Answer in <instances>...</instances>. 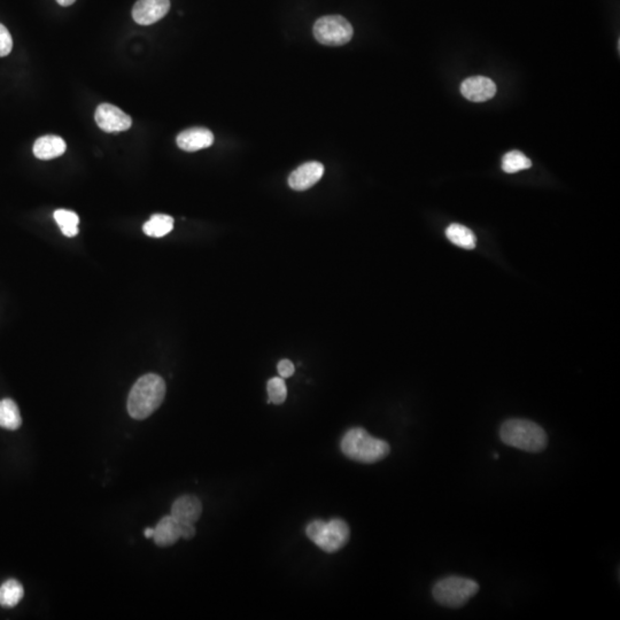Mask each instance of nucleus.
<instances>
[{
  "label": "nucleus",
  "mask_w": 620,
  "mask_h": 620,
  "mask_svg": "<svg viewBox=\"0 0 620 620\" xmlns=\"http://www.w3.org/2000/svg\"><path fill=\"white\" fill-rule=\"evenodd\" d=\"M164 395L166 382L164 379L155 373H147L132 386L127 398V412L134 419H145L160 407Z\"/></svg>",
  "instance_id": "f257e3e1"
},
{
  "label": "nucleus",
  "mask_w": 620,
  "mask_h": 620,
  "mask_svg": "<svg viewBox=\"0 0 620 620\" xmlns=\"http://www.w3.org/2000/svg\"><path fill=\"white\" fill-rule=\"evenodd\" d=\"M203 513V506L196 496H180L171 506V516L177 522L196 524Z\"/></svg>",
  "instance_id": "f8f14e48"
},
{
  "label": "nucleus",
  "mask_w": 620,
  "mask_h": 620,
  "mask_svg": "<svg viewBox=\"0 0 620 620\" xmlns=\"http://www.w3.org/2000/svg\"><path fill=\"white\" fill-rule=\"evenodd\" d=\"M479 591V584L464 577H447L437 581L432 589L434 600L448 607H460Z\"/></svg>",
  "instance_id": "39448f33"
},
{
  "label": "nucleus",
  "mask_w": 620,
  "mask_h": 620,
  "mask_svg": "<svg viewBox=\"0 0 620 620\" xmlns=\"http://www.w3.org/2000/svg\"><path fill=\"white\" fill-rule=\"evenodd\" d=\"M65 143L59 136L47 134L38 138L33 145V154L40 160H52L65 152Z\"/></svg>",
  "instance_id": "4468645a"
},
{
  "label": "nucleus",
  "mask_w": 620,
  "mask_h": 620,
  "mask_svg": "<svg viewBox=\"0 0 620 620\" xmlns=\"http://www.w3.org/2000/svg\"><path fill=\"white\" fill-rule=\"evenodd\" d=\"M176 143L180 150L196 152L212 146L214 143V134L206 127H191L182 131L177 136Z\"/></svg>",
  "instance_id": "9b49d317"
},
{
  "label": "nucleus",
  "mask_w": 620,
  "mask_h": 620,
  "mask_svg": "<svg viewBox=\"0 0 620 620\" xmlns=\"http://www.w3.org/2000/svg\"><path fill=\"white\" fill-rule=\"evenodd\" d=\"M180 536L185 540H189L196 536V527L194 524H185V522H180Z\"/></svg>",
  "instance_id": "b1692460"
},
{
  "label": "nucleus",
  "mask_w": 620,
  "mask_h": 620,
  "mask_svg": "<svg viewBox=\"0 0 620 620\" xmlns=\"http://www.w3.org/2000/svg\"><path fill=\"white\" fill-rule=\"evenodd\" d=\"M22 424L20 409L12 398L0 400V426L15 431Z\"/></svg>",
  "instance_id": "2eb2a0df"
},
{
  "label": "nucleus",
  "mask_w": 620,
  "mask_h": 620,
  "mask_svg": "<svg viewBox=\"0 0 620 620\" xmlns=\"http://www.w3.org/2000/svg\"><path fill=\"white\" fill-rule=\"evenodd\" d=\"M13 49V40L6 26L0 23V56H6Z\"/></svg>",
  "instance_id": "4be33fe9"
},
{
  "label": "nucleus",
  "mask_w": 620,
  "mask_h": 620,
  "mask_svg": "<svg viewBox=\"0 0 620 620\" xmlns=\"http://www.w3.org/2000/svg\"><path fill=\"white\" fill-rule=\"evenodd\" d=\"M340 448L350 460L366 464L384 460L391 451L386 441L372 437L362 428L348 430L341 439Z\"/></svg>",
  "instance_id": "7ed1b4c3"
},
{
  "label": "nucleus",
  "mask_w": 620,
  "mask_h": 620,
  "mask_svg": "<svg viewBox=\"0 0 620 620\" xmlns=\"http://www.w3.org/2000/svg\"><path fill=\"white\" fill-rule=\"evenodd\" d=\"M317 42L327 46H341L350 42L354 35L352 24L340 15L320 17L313 24Z\"/></svg>",
  "instance_id": "423d86ee"
},
{
  "label": "nucleus",
  "mask_w": 620,
  "mask_h": 620,
  "mask_svg": "<svg viewBox=\"0 0 620 620\" xmlns=\"http://www.w3.org/2000/svg\"><path fill=\"white\" fill-rule=\"evenodd\" d=\"M503 444L529 453L543 451L548 444L545 430L534 421L513 418L503 423L499 430Z\"/></svg>",
  "instance_id": "f03ea898"
},
{
  "label": "nucleus",
  "mask_w": 620,
  "mask_h": 620,
  "mask_svg": "<svg viewBox=\"0 0 620 620\" xmlns=\"http://www.w3.org/2000/svg\"><path fill=\"white\" fill-rule=\"evenodd\" d=\"M180 536V524L170 516L164 517L154 529L153 540L159 547H169L176 543Z\"/></svg>",
  "instance_id": "ddd939ff"
},
{
  "label": "nucleus",
  "mask_w": 620,
  "mask_h": 620,
  "mask_svg": "<svg viewBox=\"0 0 620 620\" xmlns=\"http://www.w3.org/2000/svg\"><path fill=\"white\" fill-rule=\"evenodd\" d=\"M278 373L281 378H288L294 373V364L290 362V359H281L277 366Z\"/></svg>",
  "instance_id": "5701e85b"
},
{
  "label": "nucleus",
  "mask_w": 620,
  "mask_h": 620,
  "mask_svg": "<svg viewBox=\"0 0 620 620\" xmlns=\"http://www.w3.org/2000/svg\"><path fill=\"white\" fill-rule=\"evenodd\" d=\"M267 391H268L269 403L281 405L288 398V387L285 384L284 378H281V377H274V378L269 379Z\"/></svg>",
  "instance_id": "412c9836"
},
{
  "label": "nucleus",
  "mask_w": 620,
  "mask_h": 620,
  "mask_svg": "<svg viewBox=\"0 0 620 620\" xmlns=\"http://www.w3.org/2000/svg\"><path fill=\"white\" fill-rule=\"evenodd\" d=\"M24 595L22 584L15 579H10L0 587V605L3 607H13L20 603Z\"/></svg>",
  "instance_id": "a211bd4d"
},
{
  "label": "nucleus",
  "mask_w": 620,
  "mask_h": 620,
  "mask_svg": "<svg viewBox=\"0 0 620 620\" xmlns=\"http://www.w3.org/2000/svg\"><path fill=\"white\" fill-rule=\"evenodd\" d=\"M53 216L65 237H75L79 233V217L76 212L67 209H58Z\"/></svg>",
  "instance_id": "6ab92c4d"
},
{
  "label": "nucleus",
  "mask_w": 620,
  "mask_h": 620,
  "mask_svg": "<svg viewBox=\"0 0 620 620\" xmlns=\"http://www.w3.org/2000/svg\"><path fill=\"white\" fill-rule=\"evenodd\" d=\"M446 235L454 245L465 249H474L476 247V235L470 228L462 224H451L446 230Z\"/></svg>",
  "instance_id": "dca6fc26"
},
{
  "label": "nucleus",
  "mask_w": 620,
  "mask_h": 620,
  "mask_svg": "<svg viewBox=\"0 0 620 620\" xmlns=\"http://www.w3.org/2000/svg\"><path fill=\"white\" fill-rule=\"evenodd\" d=\"M495 83L485 76H474L465 79L460 85V92L464 98L474 102H483L496 95Z\"/></svg>",
  "instance_id": "1a4fd4ad"
},
{
  "label": "nucleus",
  "mask_w": 620,
  "mask_h": 620,
  "mask_svg": "<svg viewBox=\"0 0 620 620\" xmlns=\"http://www.w3.org/2000/svg\"><path fill=\"white\" fill-rule=\"evenodd\" d=\"M154 534V529L152 527H148V529H145L144 536H146L147 538H153Z\"/></svg>",
  "instance_id": "a878e982"
},
{
  "label": "nucleus",
  "mask_w": 620,
  "mask_h": 620,
  "mask_svg": "<svg viewBox=\"0 0 620 620\" xmlns=\"http://www.w3.org/2000/svg\"><path fill=\"white\" fill-rule=\"evenodd\" d=\"M531 166L532 161L519 150H511L502 159V169L506 173H518L520 170L529 169Z\"/></svg>",
  "instance_id": "aec40b11"
},
{
  "label": "nucleus",
  "mask_w": 620,
  "mask_h": 620,
  "mask_svg": "<svg viewBox=\"0 0 620 620\" xmlns=\"http://www.w3.org/2000/svg\"><path fill=\"white\" fill-rule=\"evenodd\" d=\"M56 1H58V3L61 5V6L67 7L70 6V5L75 3L76 0H56Z\"/></svg>",
  "instance_id": "393cba45"
},
{
  "label": "nucleus",
  "mask_w": 620,
  "mask_h": 620,
  "mask_svg": "<svg viewBox=\"0 0 620 620\" xmlns=\"http://www.w3.org/2000/svg\"><path fill=\"white\" fill-rule=\"evenodd\" d=\"M98 127L106 132H121L130 129L132 120L114 104H99L95 115Z\"/></svg>",
  "instance_id": "0eeeda50"
},
{
  "label": "nucleus",
  "mask_w": 620,
  "mask_h": 620,
  "mask_svg": "<svg viewBox=\"0 0 620 620\" xmlns=\"http://www.w3.org/2000/svg\"><path fill=\"white\" fill-rule=\"evenodd\" d=\"M173 219L171 216L164 215V214H157L150 217L148 222L145 223L143 226L145 233L148 237H154V238H161L173 231Z\"/></svg>",
  "instance_id": "f3484780"
},
{
  "label": "nucleus",
  "mask_w": 620,
  "mask_h": 620,
  "mask_svg": "<svg viewBox=\"0 0 620 620\" xmlns=\"http://www.w3.org/2000/svg\"><path fill=\"white\" fill-rule=\"evenodd\" d=\"M306 533L315 545L327 552H336L343 548L350 536V526L339 518L329 522L313 520L308 524Z\"/></svg>",
  "instance_id": "20e7f679"
},
{
  "label": "nucleus",
  "mask_w": 620,
  "mask_h": 620,
  "mask_svg": "<svg viewBox=\"0 0 620 620\" xmlns=\"http://www.w3.org/2000/svg\"><path fill=\"white\" fill-rule=\"evenodd\" d=\"M324 166L316 161L301 164L288 177V185L295 191H306L322 178Z\"/></svg>",
  "instance_id": "9d476101"
},
{
  "label": "nucleus",
  "mask_w": 620,
  "mask_h": 620,
  "mask_svg": "<svg viewBox=\"0 0 620 620\" xmlns=\"http://www.w3.org/2000/svg\"><path fill=\"white\" fill-rule=\"evenodd\" d=\"M170 0H138L132 8V17L141 26H150L166 17Z\"/></svg>",
  "instance_id": "6e6552de"
}]
</instances>
